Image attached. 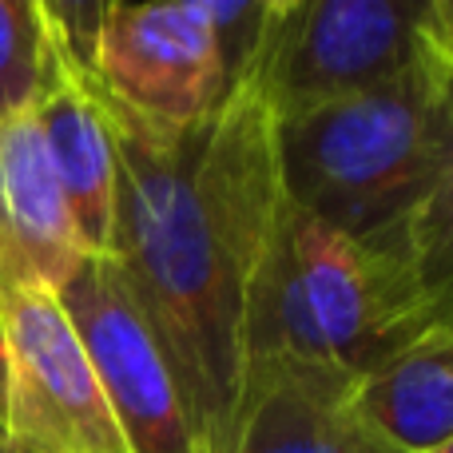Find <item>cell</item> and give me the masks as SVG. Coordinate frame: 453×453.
I'll use <instances>...</instances> for the list:
<instances>
[{
    "label": "cell",
    "mask_w": 453,
    "mask_h": 453,
    "mask_svg": "<svg viewBox=\"0 0 453 453\" xmlns=\"http://www.w3.org/2000/svg\"><path fill=\"white\" fill-rule=\"evenodd\" d=\"M263 20V0H111L92 80L127 111L164 127L211 119L234 92Z\"/></svg>",
    "instance_id": "obj_4"
},
{
    "label": "cell",
    "mask_w": 453,
    "mask_h": 453,
    "mask_svg": "<svg viewBox=\"0 0 453 453\" xmlns=\"http://www.w3.org/2000/svg\"><path fill=\"white\" fill-rule=\"evenodd\" d=\"M422 0H263V20L239 84L279 116L398 76L418 56Z\"/></svg>",
    "instance_id": "obj_5"
},
{
    "label": "cell",
    "mask_w": 453,
    "mask_h": 453,
    "mask_svg": "<svg viewBox=\"0 0 453 453\" xmlns=\"http://www.w3.org/2000/svg\"><path fill=\"white\" fill-rule=\"evenodd\" d=\"M48 28V24H44ZM52 80L32 108L60 183L68 219L88 258H111L116 239V143L92 92V76L72 68L52 44Z\"/></svg>",
    "instance_id": "obj_9"
},
{
    "label": "cell",
    "mask_w": 453,
    "mask_h": 453,
    "mask_svg": "<svg viewBox=\"0 0 453 453\" xmlns=\"http://www.w3.org/2000/svg\"><path fill=\"white\" fill-rule=\"evenodd\" d=\"M434 453H453V438L446 441V446H441V449H434Z\"/></svg>",
    "instance_id": "obj_17"
},
{
    "label": "cell",
    "mask_w": 453,
    "mask_h": 453,
    "mask_svg": "<svg viewBox=\"0 0 453 453\" xmlns=\"http://www.w3.org/2000/svg\"><path fill=\"white\" fill-rule=\"evenodd\" d=\"M410 338L398 247H370L287 199L250 303L247 378L282 366L354 386Z\"/></svg>",
    "instance_id": "obj_3"
},
{
    "label": "cell",
    "mask_w": 453,
    "mask_h": 453,
    "mask_svg": "<svg viewBox=\"0 0 453 453\" xmlns=\"http://www.w3.org/2000/svg\"><path fill=\"white\" fill-rule=\"evenodd\" d=\"M12 453H132L84 342L48 287L0 295Z\"/></svg>",
    "instance_id": "obj_6"
},
{
    "label": "cell",
    "mask_w": 453,
    "mask_h": 453,
    "mask_svg": "<svg viewBox=\"0 0 453 453\" xmlns=\"http://www.w3.org/2000/svg\"><path fill=\"white\" fill-rule=\"evenodd\" d=\"M282 191L370 247H398L453 159V76L422 52L374 88L274 119Z\"/></svg>",
    "instance_id": "obj_2"
},
{
    "label": "cell",
    "mask_w": 453,
    "mask_h": 453,
    "mask_svg": "<svg viewBox=\"0 0 453 453\" xmlns=\"http://www.w3.org/2000/svg\"><path fill=\"white\" fill-rule=\"evenodd\" d=\"M56 298L92 358L127 449L207 453L119 266L111 258H84Z\"/></svg>",
    "instance_id": "obj_7"
},
{
    "label": "cell",
    "mask_w": 453,
    "mask_h": 453,
    "mask_svg": "<svg viewBox=\"0 0 453 453\" xmlns=\"http://www.w3.org/2000/svg\"><path fill=\"white\" fill-rule=\"evenodd\" d=\"M52 64L40 0H0V119L36 108L52 80Z\"/></svg>",
    "instance_id": "obj_13"
},
{
    "label": "cell",
    "mask_w": 453,
    "mask_h": 453,
    "mask_svg": "<svg viewBox=\"0 0 453 453\" xmlns=\"http://www.w3.org/2000/svg\"><path fill=\"white\" fill-rule=\"evenodd\" d=\"M0 453H12V441H8V430H4V422H0Z\"/></svg>",
    "instance_id": "obj_16"
},
{
    "label": "cell",
    "mask_w": 453,
    "mask_h": 453,
    "mask_svg": "<svg viewBox=\"0 0 453 453\" xmlns=\"http://www.w3.org/2000/svg\"><path fill=\"white\" fill-rule=\"evenodd\" d=\"M414 48L453 76V0H422L418 4Z\"/></svg>",
    "instance_id": "obj_14"
},
{
    "label": "cell",
    "mask_w": 453,
    "mask_h": 453,
    "mask_svg": "<svg viewBox=\"0 0 453 453\" xmlns=\"http://www.w3.org/2000/svg\"><path fill=\"white\" fill-rule=\"evenodd\" d=\"M346 390L303 370H255L226 453H402L354 418Z\"/></svg>",
    "instance_id": "obj_10"
},
{
    "label": "cell",
    "mask_w": 453,
    "mask_h": 453,
    "mask_svg": "<svg viewBox=\"0 0 453 453\" xmlns=\"http://www.w3.org/2000/svg\"><path fill=\"white\" fill-rule=\"evenodd\" d=\"M8 406V354H4V334H0V422H4Z\"/></svg>",
    "instance_id": "obj_15"
},
{
    "label": "cell",
    "mask_w": 453,
    "mask_h": 453,
    "mask_svg": "<svg viewBox=\"0 0 453 453\" xmlns=\"http://www.w3.org/2000/svg\"><path fill=\"white\" fill-rule=\"evenodd\" d=\"M366 430L402 453H434L453 438V330H426L346 390Z\"/></svg>",
    "instance_id": "obj_11"
},
{
    "label": "cell",
    "mask_w": 453,
    "mask_h": 453,
    "mask_svg": "<svg viewBox=\"0 0 453 453\" xmlns=\"http://www.w3.org/2000/svg\"><path fill=\"white\" fill-rule=\"evenodd\" d=\"M84 258L36 116L0 119V295L16 287L60 295Z\"/></svg>",
    "instance_id": "obj_8"
},
{
    "label": "cell",
    "mask_w": 453,
    "mask_h": 453,
    "mask_svg": "<svg viewBox=\"0 0 453 453\" xmlns=\"http://www.w3.org/2000/svg\"><path fill=\"white\" fill-rule=\"evenodd\" d=\"M418 334L453 330V159L398 239Z\"/></svg>",
    "instance_id": "obj_12"
},
{
    "label": "cell",
    "mask_w": 453,
    "mask_h": 453,
    "mask_svg": "<svg viewBox=\"0 0 453 453\" xmlns=\"http://www.w3.org/2000/svg\"><path fill=\"white\" fill-rule=\"evenodd\" d=\"M116 143L119 266L207 453H226L247 398L250 303L279 226L274 111L250 84L196 127L127 111L92 80Z\"/></svg>",
    "instance_id": "obj_1"
}]
</instances>
